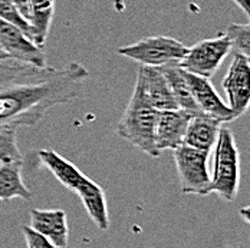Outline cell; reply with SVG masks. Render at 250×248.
Listing matches in <instances>:
<instances>
[{"mask_svg":"<svg viewBox=\"0 0 250 248\" xmlns=\"http://www.w3.org/2000/svg\"><path fill=\"white\" fill-rule=\"evenodd\" d=\"M88 77L79 62L38 68L0 56V125L35 126L53 106L75 100Z\"/></svg>","mask_w":250,"mask_h":248,"instance_id":"1","label":"cell"},{"mask_svg":"<svg viewBox=\"0 0 250 248\" xmlns=\"http://www.w3.org/2000/svg\"><path fill=\"white\" fill-rule=\"evenodd\" d=\"M157 114L158 111L147 102L141 88L135 83L124 115L117 125V134L121 138L151 158H158L161 155L155 145Z\"/></svg>","mask_w":250,"mask_h":248,"instance_id":"2","label":"cell"},{"mask_svg":"<svg viewBox=\"0 0 250 248\" xmlns=\"http://www.w3.org/2000/svg\"><path fill=\"white\" fill-rule=\"evenodd\" d=\"M214 147L210 194L231 202L236 199L240 185V153L230 128L222 125Z\"/></svg>","mask_w":250,"mask_h":248,"instance_id":"3","label":"cell"},{"mask_svg":"<svg viewBox=\"0 0 250 248\" xmlns=\"http://www.w3.org/2000/svg\"><path fill=\"white\" fill-rule=\"evenodd\" d=\"M118 55L141 63V66L160 68L168 63H178L187 53V46L170 36H147L138 42L123 46Z\"/></svg>","mask_w":250,"mask_h":248,"instance_id":"4","label":"cell"},{"mask_svg":"<svg viewBox=\"0 0 250 248\" xmlns=\"http://www.w3.org/2000/svg\"><path fill=\"white\" fill-rule=\"evenodd\" d=\"M173 151L181 192L186 195H210L211 174L207 168L208 153L184 144Z\"/></svg>","mask_w":250,"mask_h":248,"instance_id":"5","label":"cell"},{"mask_svg":"<svg viewBox=\"0 0 250 248\" xmlns=\"http://www.w3.org/2000/svg\"><path fill=\"white\" fill-rule=\"evenodd\" d=\"M230 52L231 46L226 33H220L216 38L204 39L191 48H187L186 56L178 62V65L190 74L210 79L217 72Z\"/></svg>","mask_w":250,"mask_h":248,"instance_id":"6","label":"cell"},{"mask_svg":"<svg viewBox=\"0 0 250 248\" xmlns=\"http://www.w3.org/2000/svg\"><path fill=\"white\" fill-rule=\"evenodd\" d=\"M223 89L227 98V106L239 116H242L250 102V63L249 56L233 53L229 72L223 80Z\"/></svg>","mask_w":250,"mask_h":248,"instance_id":"7","label":"cell"},{"mask_svg":"<svg viewBox=\"0 0 250 248\" xmlns=\"http://www.w3.org/2000/svg\"><path fill=\"white\" fill-rule=\"evenodd\" d=\"M184 76L188 83L191 96L203 115L219 121L222 125L237 119V115L227 106L226 102H223L208 77L190 74L187 71H184Z\"/></svg>","mask_w":250,"mask_h":248,"instance_id":"8","label":"cell"},{"mask_svg":"<svg viewBox=\"0 0 250 248\" xmlns=\"http://www.w3.org/2000/svg\"><path fill=\"white\" fill-rule=\"evenodd\" d=\"M0 49L10 59L38 68L46 66L43 49L27 38L19 27L3 20H0Z\"/></svg>","mask_w":250,"mask_h":248,"instance_id":"9","label":"cell"},{"mask_svg":"<svg viewBox=\"0 0 250 248\" xmlns=\"http://www.w3.org/2000/svg\"><path fill=\"white\" fill-rule=\"evenodd\" d=\"M191 114L183 109L158 111L155 122V145L160 152L175 149L183 144Z\"/></svg>","mask_w":250,"mask_h":248,"instance_id":"10","label":"cell"},{"mask_svg":"<svg viewBox=\"0 0 250 248\" xmlns=\"http://www.w3.org/2000/svg\"><path fill=\"white\" fill-rule=\"evenodd\" d=\"M135 83L141 88L143 95L155 111L177 109L171 88L158 68L141 66L138 69Z\"/></svg>","mask_w":250,"mask_h":248,"instance_id":"11","label":"cell"},{"mask_svg":"<svg viewBox=\"0 0 250 248\" xmlns=\"http://www.w3.org/2000/svg\"><path fill=\"white\" fill-rule=\"evenodd\" d=\"M32 229L49 240L55 248H66L69 240L68 217L63 210H30Z\"/></svg>","mask_w":250,"mask_h":248,"instance_id":"12","label":"cell"},{"mask_svg":"<svg viewBox=\"0 0 250 248\" xmlns=\"http://www.w3.org/2000/svg\"><path fill=\"white\" fill-rule=\"evenodd\" d=\"M75 194L82 201L88 217L94 221L101 231H106L109 228V214H108L105 191L95 181L86 176L76 188Z\"/></svg>","mask_w":250,"mask_h":248,"instance_id":"13","label":"cell"},{"mask_svg":"<svg viewBox=\"0 0 250 248\" xmlns=\"http://www.w3.org/2000/svg\"><path fill=\"white\" fill-rule=\"evenodd\" d=\"M38 158L41 164L49 170L52 175L69 191L75 192L76 188L81 185V182L86 178L76 165H74L71 161L55 152L53 149H41L38 152Z\"/></svg>","mask_w":250,"mask_h":248,"instance_id":"14","label":"cell"},{"mask_svg":"<svg viewBox=\"0 0 250 248\" xmlns=\"http://www.w3.org/2000/svg\"><path fill=\"white\" fill-rule=\"evenodd\" d=\"M222 124L206 115H194L191 116L187 125V131L183 139V144L194 149L210 153L214 148V144L219 136V131Z\"/></svg>","mask_w":250,"mask_h":248,"instance_id":"15","label":"cell"},{"mask_svg":"<svg viewBox=\"0 0 250 248\" xmlns=\"http://www.w3.org/2000/svg\"><path fill=\"white\" fill-rule=\"evenodd\" d=\"M23 161L0 164V201L21 198L32 201V191L26 187L22 175Z\"/></svg>","mask_w":250,"mask_h":248,"instance_id":"16","label":"cell"},{"mask_svg":"<svg viewBox=\"0 0 250 248\" xmlns=\"http://www.w3.org/2000/svg\"><path fill=\"white\" fill-rule=\"evenodd\" d=\"M158 69L164 75V77L167 79V82L171 88L177 108L187 111L191 115H203L191 96V92H190L188 83L186 80L183 68H180L178 63H168V65L160 66Z\"/></svg>","mask_w":250,"mask_h":248,"instance_id":"17","label":"cell"},{"mask_svg":"<svg viewBox=\"0 0 250 248\" xmlns=\"http://www.w3.org/2000/svg\"><path fill=\"white\" fill-rule=\"evenodd\" d=\"M56 0H30L29 25L33 32V42L38 46H43L49 36L52 20L55 15Z\"/></svg>","mask_w":250,"mask_h":248,"instance_id":"18","label":"cell"},{"mask_svg":"<svg viewBox=\"0 0 250 248\" xmlns=\"http://www.w3.org/2000/svg\"><path fill=\"white\" fill-rule=\"evenodd\" d=\"M18 128L12 125H0V164L22 161V153L16 138Z\"/></svg>","mask_w":250,"mask_h":248,"instance_id":"19","label":"cell"},{"mask_svg":"<svg viewBox=\"0 0 250 248\" xmlns=\"http://www.w3.org/2000/svg\"><path fill=\"white\" fill-rule=\"evenodd\" d=\"M226 36L230 42L231 52L250 56V25L230 23L226 29Z\"/></svg>","mask_w":250,"mask_h":248,"instance_id":"20","label":"cell"},{"mask_svg":"<svg viewBox=\"0 0 250 248\" xmlns=\"http://www.w3.org/2000/svg\"><path fill=\"white\" fill-rule=\"evenodd\" d=\"M0 20L19 27L27 38L33 40V32L29 22L21 15L18 7L10 0H0Z\"/></svg>","mask_w":250,"mask_h":248,"instance_id":"21","label":"cell"},{"mask_svg":"<svg viewBox=\"0 0 250 248\" xmlns=\"http://www.w3.org/2000/svg\"><path fill=\"white\" fill-rule=\"evenodd\" d=\"M22 232L27 248H55L49 240H46L43 235L32 229L29 225H22Z\"/></svg>","mask_w":250,"mask_h":248,"instance_id":"22","label":"cell"},{"mask_svg":"<svg viewBox=\"0 0 250 248\" xmlns=\"http://www.w3.org/2000/svg\"><path fill=\"white\" fill-rule=\"evenodd\" d=\"M16 7L18 10L21 12V15L25 18L26 20L29 22V9H30V0H10Z\"/></svg>","mask_w":250,"mask_h":248,"instance_id":"23","label":"cell"},{"mask_svg":"<svg viewBox=\"0 0 250 248\" xmlns=\"http://www.w3.org/2000/svg\"><path fill=\"white\" fill-rule=\"evenodd\" d=\"M248 18H250V0H231Z\"/></svg>","mask_w":250,"mask_h":248,"instance_id":"24","label":"cell"},{"mask_svg":"<svg viewBox=\"0 0 250 248\" xmlns=\"http://www.w3.org/2000/svg\"><path fill=\"white\" fill-rule=\"evenodd\" d=\"M240 212H243V215H245V221L248 223V221H249V207H245Z\"/></svg>","mask_w":250,"mask_h":248,"instance_id":"25","label":"cell"},{"mask_svg":"<svg viewBox=\"0 0 250 248\" xmlns=\"http://www.w3.org/2000/svg\"><path fill=\"white\" fill-rule=\"evenodd\" d=\"M0 56H6V55L3 53V50H1V49H0Z\"/></svg>","mask_w":250,"mask_h":248,"instance_id":"26","label":"cell"}]
</instances>
